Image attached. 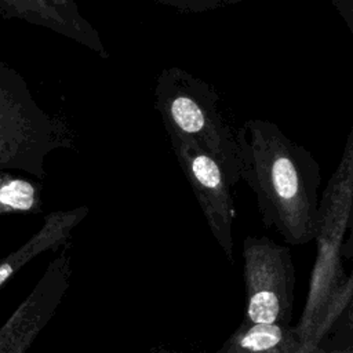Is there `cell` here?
I'll list each match as a JSON object with an SVG mask.
<instances>
[{
	"instance_id": "1",
	"label": "cell",
	"mask_w": 353,
	"mask_h": 353,
	"mask_svg": "<svg viewBox=\"0 0 353 353\" xmlns=\"http://www.w3.org/2000/svg\"><path fill=\"white\" fill-rule=\"evenodd\" d=\"M240 179L256 196L263 222L292 244L314 237L320 168L274 123L248 119L236 131Z\"/></svg>"
},
{
	"instance_id": "2",
	"label": "cell",
	"mask_w": 353,
	"mask_h": 353,
	"mask_svg": "<svg viewBox=\"0 0 353 353\" xmlns=\"http://www.w3.org/2000/svg\"><path fill=\"white\" fill-rule=\"evenodd\" d=\"M154 106L170 141L197 145L222 165L230 185L240 181L236 131L225 120L211 84L185 69L165 68L156 80Z\"/></svg>"
},
{
	"instance_id": "3",
	"label": "cell",
	"mask_w": 353,
	"mask_h": 353,
	"mask_svg": "<svg viewBox=\"0 0 353 353\" xmlns=\"http://www.w3.org/2000/svg\"><path fill=\"white\" fill-rule=\"evenodd\" d=\"M73 148L66 119L43 110L23 76L0 61V172L25 171L43 181L47 154Z\"/></svg>"
},
{
	"instance_id": "4",
	"label": "cell",
	"mask_w": 353,
	"mask_h": 353,
	"mask_svg": "<svg viewBox=\"0 0 353 353\" xmlns=\"http://www.w3.org/2000/svg\"><path fill=\"white\" fill-rule=\"evenodd\" d=\"M353 205V125L339 164L331 175L317 207L316 216V259L310 277L307 299L298 336L303 341L335 307L342 280L341 247Z\"/></svg>"
},
{
	"instance_id": "5",
	"label": "cell",
	"mask_w": 353,
	"mask_h": 353,
	"mask_svg": "<svg viewBox=\"0 0 353 353\" xmlns=\"http://www.w3.org/2000/svg\"><path fill=\"white\" fill-rule=\"evenodd\" d=\"M247 320L280 323L290 312L294 269L288 248L268 237H247L243 244Z\"/></svg>"
},
{
	"instance_id": "6",
	"label": "cell",
	"mask_w": 353,
	"mask_h": 353,
	"mask_svg": "<svg viewBox=\"0 0 353 353\" xmlns=\"http://www.w3.org/2000/svg\"><path fill=\"white\" fill-rule=\"evenodd\" d=\"M72 262L65 247L48 263L33 290L0 327V353H25L48 324L69 290Z\"/></svg>"
},
{
	"instance_id": "7",
	"label": "cell",
	"mask_w": 353,
	"mask_h": 353,
	"mask_svg": "<svg viewBox=\"0 0 353 353\" xmlns=\"http://www.w3.org/2000/svg\"><path fill=\"white\" fill-rule=\"evenodd\" d=\"M170 142L212 234L228 256H230L234 207L230 194L232 185L225 170L211 154L197 145L183 141Z\"/></svg>"
},
{
	"instance_id": "8",
	"label": "cell",
	"mask_w": 353,
	"mask_h": 353,
	"mask_svg": "<svg viewBox=\"0 0 353 353\" xmlns=\"http://www.w3.org/2000/svg\"><path fill=\"white\" fill-rule=\"evenodd\" d=\"M0 14L6 19H21L47 28L105 59L109 58L99 33L81 15L74 0H0Z\"/></svg>"
},
{
	"instance_id": "9",
	"label": "cell",
	"mask_w": 353,
	"mask_h": 353,
	"mask_svg": "<svg viewBox=\"0 0 353 353\" xmlns=\"http://www.w3.org/2000/svg\"><path fill=\"white\" fill-rule=\"evenodd\" d=\"M88 207L58 210L46 215L41 228L21 247L0 259V288L37 255L68 245L73 229L88 215Z\"/></svg>"
},
{
	"instance_id": "10",
	"label": "cell",
	"mask_w": 353,
	"mask_h": 353,
	"mask_svg": "<svg viewBox=\"0 0 353 353\" xmlns=\"http://www.w3.org/2000/svg\"><path fill=\"white\" fill-rule=\"evenodd\" d=\"M296 331L280 323H247L225 343L219 353H295L302 346Z\"/></svg>"
},
{
	"instance_id": "11",
	"label": "cell",
	"mask_w": 353,
	"mask_h": 353,
	"mask_svg": "<svg viewBox=\"0 0 353 353\" xmlns=\"http://www.w3.org/2000/svg\"><path fill=\"white\" fill-rule=\"evenodd\" d=\"M43 183L28 179L10 171L0 172V215L40 214Z\"/></svg>"
},
{
	"instance_id": "12",
	"label": "cell",
	"mask_w": 353,
	"mask_h": 353,
	"mask_svg": "<svg viewBox=\"0 0 353 353\" xmlns=\"http://www.w3.org/2000/svg\"><path fill=\"white\" fill-rule=\"evenodd\" d=\"M159 4L175 8L181 12H204L228 7L241 0H153Z\"/></svg>"
},
{
	"instance_id": "13",
	"label": "cell",
	"mask_w": 353,
	"mask_h": 353,
	"mask_svg": "<svg viewBox=\"0 0 353 353\" xmlns=\"http://www.w3.org/2000/svg\"><path fill=\"white\" fill-rule=\"evenodd\" d=\"M332 3L353 36V0H332Z\"/></svg>"
},
{
	"instance_id": "14",
	"label": "cell",
	"mask_w": 353,
	"mask_h": 353,
	"mask_svg": "<svg viewBox=\"0 0 353 353\" xmlns=\"http://www.w3.org/2000/svg\"><path fill=\"white\" fill-rule=\"evenodd\" d=\"M324 324H325V321H323L309 336H306V338L303 339V342H302V346H301L295 353H310V350H312V347L314 346L316 341H317L319 336L321 335L320 331H323V325H324Z\"/></svg>"
}]
</instances>
